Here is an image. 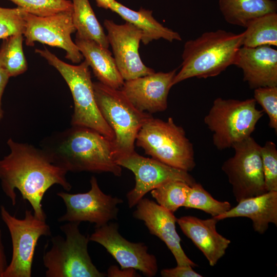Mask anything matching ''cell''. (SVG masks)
Returning a JSON list of instances; mask_svg holds the SVG:
<instances>
[{
  "label": "cell",
  "instance_id": "1",
  "mask_svg": "<svg viewBox=\"0 0 277 277\" xmlns=\"http://www.w3.org/2000/svg\"><path fill=\"white\" fill-rule=\"evenodd\" d=\"M10 153L0 160V181L2 190L13 206L16 203L15 190L32 206L33 214L46 221L42 201L53 185L69 191L72 186L66 179L68 171L54 164L42 149L10 138L7 142Z\"/></svg>",
  "mask_w": 277,
  "mask_h": 277
},
{
  "label": "cell",
  "instance_id": "2",
  "mask_svg": "<svg viewBox=\"0 0 277 277\" xmlns=\"http://www.w3.org/2000/svg\"><path fill=\"white\" fill-rule=\"evenodd\" d=\"M41 146L54 164L68 172L122 175L115 160L113 141L90 128L72 125L44 138Z\"/></svg>",
  "mask_w": 277,
  "mask_h": 277
},
{
  "label": "cell",
  "instance_id": "3",
  "mask_svg": "<svg viewBox=\"0 0 277 277\" xmlns=\"http://www.w3.org/2000/svg\"><path fill=\"white\" fill-rule=\"evenodd\" d=\"M243 33L235 34L224 30L206 32L187 41L182 53L181 68L172 85L187 79L206 78L218 75L233 65L243 46Z\"/></svg>",
  "mask_w": 277,
  "mask_h": 277
},
{
  "label": "cell",
  "instance_id": "4",
  "mask_svg": "<svg viewBox=\"0 0 277 277\" xmlns=\"http://www.w3.org/2000/svg\"><path fill=\"white\" fill-rule=\"evenodd\" d=\"M35 52L59 72L69 88L74 102L71 125L90 128L114 141V132L96 104L90 67L86 61L77 65H70L46 48L36 49Z\"/></svg>",
  "mask_w": 277,
  "mask_h": 277
},
{
  "label": "cell",
  "instance_id": "5",
  "mask_svg": "<svg viewBox=\"0 0 277 277\" xmlns=\"http://www.w3.org/2000/svg\"><path fill=\"white\" fill-rule=\"evenodd\" d=\"M135 142L146 154L171 167L189 172L196 165L193 144L172 117L163 121L151 117L139 130Z\"/></svg>",
  "mask_w": 277,
  "mask_h": 277
},
{
  "label": "cell",
  "instance_id": "6",
  "mask_svg": "<svg viewBox=\"0 0 277 277\" xmlns=\"http://www.w3.org/2000/svg\"><path fill=\"white\" fill-rule=\"evenodd\" d=\"M79 222L60 226L64 233L51 238V247L45 250L43 262L47 277H104L93 264L88 252L89 235L82 234Z\"/></svg>",
  "mask_w": 277,
  "mask_h": 277
},
{
  "label": "cell",
  "instance_id": "7",
  "mask_svg": "<svg viewBox=\"0 0 277 277\" xmlns=\"http://www.w3.org/2000/svg\"><path fill=\"white\" fill-rule=\"evenodd\" d=\"M93 89L98 108L114 134L115 160L133 152L137 133L152 116L135 108L120 89L99 82Z\"/></svg>",
  "mask_w": 277,
  "mask_h": 277
},
{
  "label": "cell",
  "instance_id": "8",
  "mask_svg": "<svg viewBox=\"0 0 277 277\" xmlns=\"http://www.w3.org/2000/svg\"><path fill=\"white\" fill-rule=\"evenodd\" d=\"M256 104L253 98L214 100L204 121L212 133V142L217 149L232 148L236 143L251 136L264 113L257 109Z\"/></svg>",
  "mask_w": 277,
  "mask_h": 277
},
{
  "label": "cell",
  "instance_id": "9",
  "mask_svg": "<svg viewBox=\"0 0 277 277\" xmlns=\"http://www.w3.org/2000/svg\"><path fill=\"white\" fill-rule=\"evenodd\" d=\"M1 219L9 231L12 254L3 277H31L35 248L42 236H50L51 229L45 221L26 209L19 219L11 215L3 205L0 206Z\"/></svg>",
  "mask_w": 277,
  "mask_h": 277
},
{
  "label": "cell",
  "instance_id": "10",
  "mask_svg": "<svg viewBox=\"0 0 277 277\" xmlns=\"http://www.w3.org/2000/svg\"><path fill=\"white\" fill-rule=\"evenodd\" d=\"M232 148L234 154L224 162L222 170L232 186L236 202L267 192L263 171L261 146L250 136L236 143Z\"/></svg>",
  "mask_w": 277,
  "mask_h": 277
},
{
  "label": "cell",
  "instance_id": "11",
  "mask_svg": "<svg viewBox=\"0 0 277 277\" xmlns=\"http://www.w3.org/2000/svg\"><path fill=\"white\" fill-rule=\"evenodd\" d=\"M72 10L47 16H38L24 11L25 44L33 46L36 42L62 48L65 57L74 64L84 58L71 35L76 31L72 20Z\"/></svg>",
  "mask_w": 277,
  "mask_h": 277
},
{
  "label": "cell",
  "instance_id": "12",
  "mask_svg": "<svg viewBox=\"0 0 277 277\" xmlns=\"http://www.w3.org/2000/svg\"><path fill=\"white\" fill-rule=\"evenodd\" d=\"M90 183L91 188L87 192L72 194L60 191L56 193L66 207L65 213L58 219L59 222H88L98 227L117 220L119 210L117 205L123 201L104 193L95 177L92 176Z\"/></svg>",
  "mask_w": 277,
  "mask_h": 277
},
{
  "label": "cell",
  "instance_id": "13",
  "mask_svg": "<svg viewBox=\"0 0 277 277\" xmlns=\"http://www.w3.org/2000/svg\"><path fill=\"white\" fill-rule=\"evenodd\" d=\"M116 163L131 170L135 175L134 188L126 194L132 208L148 192L171 181H180L192 186L196 182L189 172L165 164L153 158L146 157L136 152L118 157Z\"/></svg>",
  "mask_w": 277,
  "mask_h": 277
},
{
  "label": "cell",
  "instance_id": "14",
  "mask_svg": "<svg viewBox=\"0 0 277 277\" xmlns=\"http://www.w3.org/2000/svg\"><path fill=\"white\" fill-rule=\"evenodd\" d=\"M116 223L96 227L89 236L90 241L102 245L116 260L121 269L133 268L147 277L156 275L158 266L156 257L148 252V247L142 242L133 243L123 237Z\"/></svg>",
  "mask_w": 277,
  "mask_h": 277
},
{
  "label": "cell",
  "instance_id": "15",
  "mask_svg": "<svg viewBox=\"0 0 277 277\" xmlns=\"http://www.w3.org/2000/svg\"><path fill=\"white\" fill-rule=\"evenodd\" d=\"M104 25L117 68L124 81L155 72L146 66L141 58L139 47L142 35L138 28L127 22L119 25L108 19L104 20Z\"/></svg>",
  "mask_w": 277,
  "mask_h": 277
},
{
  "label": "cell",
  "instance_id": "16",
  "mask_svg": "<svg viewBox=\"0 0 277 277\" xmlns=\"http://www.w3.org/2000/svg\"><path fill=\"white\" fill-rule=\"evenodd\" d=\"M177 69L125 81L120 89L138 110L149 113L165 111Z\"/></svg>",
  "mask_w": 277,
  "mask_h": 277
},
{
  "label": "cell",
  "instance_id": "17",
  "mask_svg": "<svg viewBox=\"0 0 277 277\" xmlns=\"http://www.w3.org/2000/svg\"><path fill=\"white\" fill-rule=\"evenodd\" d=\"M134 218L143 221L150 233L165 243L173 255L177 266L192 268L197 265L186 254L181 245V238L176 230L177 218L173 213L152 200L142 198L136 205Z\"/></svg>",
  "mask_w": 277,
  "mask_h": 277
},
{
  "label": "cell",
  "instance_id": "18",
  "mask_svg": "<svg viewBox=\"0 0 277 277\" xmlns=\"http://www.w3.org/2000/svg\"><path fill=\"white\" fill-rule=\"evenodd\" d=\"M233 65L242 69L251 89L277 86V50L271 46H242Z\"/></svg>",
  "mask_w": 277,
  "mask_h": 277
},
{
  "label": "cell",
  "instance_id": "19",
  "mask_svg": "<svg viewBox=\"0 0 277 277\" xmlns=\"http://www.w3.org/2000/svg\"><path fill=\"white\" fill-rule=\"evenodd\" d=\"M217 219L202 220L193 216L177 219L176 223L184 234L203 253L211 266L216 264L225 254L230 241L219 233L216 229Z\"/></svg>",
  "mask_w": 277,
  "mask_h": 277
},
{
  "label": "cell",
  "instance_id": "20",
  "mask_svg": "<svg viewBox=\"0 0 277 277\" xmlns=\"http://www.w3.org/2000/svg\"><path fill=\"white\" fill-rule=\"evenodd\" d=\"M236 217L251 219L254 230L264 234L269 224L277 225V191H267L241 200L234 207L214 217L220 221Z\"/></svg>",
  "mask_w": 277,
  "mask_h": 277
},
{
  "label": "cell",
  "instance_id": "21",
  "mask_svg": "<svg viewBox=\"0 0 277 277\" xmlns=\"http://www.w3.org/2000/svg\"><path fill=\"white\" fill-rule=\"evenodd\" d=\"M75 43L98 82L112 88L120 89L125 81L108 48L76 34Z\"/></svg>",
  "mask_w": 277,
  "mask_h": 277
},
{
  "label": "cell",
  "instance_id": "22",
  "mask_svg": "<svg viewBox=\"0 0 277 277\" xmlns=\"http://www.w3.org/2000/svg\"><path fill=\"white\" fill-rule=\"evenodd\" d=\"M109 9L141 31V42L144 45L161 38L170 42L182 40L178 32L165 27L157 22L152 16L151 10L143 8L138 11L133 10L116 0L112 3Z\"/></svg>",
  "mask_w": 277,
  "mask_h": 277
},
{
  "label": "cell",
  "instance_id": "23",
  "mask_svg": "<svg viewBox=\"0 0 277 277\" xmlns=\"http://www.w3.org/2000/svg\"><path fill=\"white\" fill-rule=\"evenodd\" d=\"M219 7L227 23L246 28L258 17L276 13L277 4L272 0H219Z\"/></svg>",
  "mask_w": 277,
  "mask_h": 277
},
{
  "label": "cell",
  "instance_id": "24",
  "mask_svg": "<svg viewBox=\"0 0 277 277\" xmlns=\"http://www.w3.org/2000/svg\"><path fill=\"white\" fill-rule=\"evenodd\" d=\"M72 20L79 36L93 40L108 48L107 35L97 20L89 0H72Z\"/></svg>",
  "mask_w": 277,
  "mask_h": 277
},
{
  "label": "cell",
  "instance_id": "25",
  "mask_svg": "<svg viewBox=\"0 0 277 277\" xmlns=\"http://www.w3.org/2000/svg\"><path fill=\"white\" fill-rule=\"evenodd\" d=\"M243 33V46L256 47L277 46V14L269 13L258 17L246 27Z\"/></svg>",
  "mask_w": 277,
  "mask_h": 277
},
{
  "label": "cell",
  "instance_id": "26",
  "mask_svg": "<svg viewBox=\"0 0 277 277\" xmlns=\"http://www.w3.org/2000/svg\"><path fill=\"white\" fill-rule=\"evenodd\" d=\"M23 34L18 33L3 39L0 48V66L9 77L24 73L28 68L23 48Z\"/></svg>",
  "mask_w": 277,
  "mask_h": 277
},
{
  "label": "cell",
  "instance_id": "27",
  "mask_svg": "<svg viewBox=\"0 0 277 277\" xmlns=\"http://www.w3.org/2000/svg\"><path fill=\"white\" fill-rule=\"evenodd\" d=\"M191 186L180 181L168 182L151 191L157 204L174 213L184 207Z\"/></svg>",
  "mask_w": 277,
  "mask_h": 277
},
{
  "label": "cell",
  "instance_id": "28",
  "mask_svg": "<svg viewBox=\"0 0 277 277\" xmlns=\"http://www.w3.org/2000/svg\"><path fill=\"white\" fill-rule=\"evenodd\" d=\"M184 207L202 210L212 217L222 214L231 208L230 203L215 200L201 184L196 182L190 186Z\"/></svg>",
  "mask_w": 277,
  "mask_h": 277
},
{
  "label": "cell",
  "instance_id": "29",
  "mask_svg": "<svg viewBox=\"0 0 277 277\" xmlns=\"http://www.w3.org/2000/svg\"><path fill=\"white\" fill-rule=\"evenodd\" d=\"M24 11L38 16H47L72 10L70 0H9Z\"/></svg>",
  "mask_w": 277,
  "mask_h": 277
},
{
  "label": "cell",
  "instance_id": "30",
  "mask_svg": "<svg viewBox=\"0 0 277 277\" xmlns=\"http://www.w3.org/2000/svg\"><path fill=\"white\" fill-rule=\"evenodd\" d=\"M263 171L267 191H277V149L272 141L261 148Z\"/></svg>",
  "mask_w": 277,
  "mask_h": 277
},
{
  "label": "cell",
  "instance_id": "31",
  "mask_svg": "<svg viewBox=\"0 0 277 277\" xmlns=\"http://www.w3.org/2000/svg\"><path fill=\"white\" fill-rule=\"evenodd\" d=\"M24 11L19 7L6 8L0 7V39L24 33Z\"/></svg>",
  "mask_w": 277,
  "mask_h": 277
},
{
  "label": "cell",
  "instance_id": "32",
  "mask_svg": "<svg viewBox=\"0 0 277 277\" xmlns=\"http://www.w3.org/2000/svg\"><path fill=\"white\" fill-rule=\"evenodd\" d=\"M256 103L267 114L269 126L277 131V86L262 87L254 90V97Z\"/></svg>",
  "mask_w": 277,
  "mask_h": 277
},
{
  "label": "cell",
  "instance_id": "33",
  "mask_svg": "<svg viewBox=\"0 0 277 277\" xmlns=\"http://www.w3.org/2000/svg\"><path fill=\"white\" fill-rule=\"evenodd\" d=\"M163 277H202V275L187 266H177L174 268H166L161 272Z\"/></svg>",
  "mask_w": 277,
  "mask_h": 277
},
{
  "label": "cell",
  "instance_id": "34",
  "mask_svg": "<svg viewBox=\"0 0 277 277\" xmlns=\"http://www.w3.org/2000/svg\"><path fill=\"white\" fill-rule=\"evenodd\" d=\"M133 268H124L121 270L116 266H110L107 271L106 276L109 277H134L140 276Z\"/></svg>",
  "mask_w": 277,
  "mask_h": 277
},
{
  "label": "cell",
  "instance_id": "35",
  "mask_svg": "<svg viewBox=\"0 0 277 277\" xmlns=\"http://www.w3.org/2000/svg\"><path fill=\"white\" fill-rule=\"evenodd\" d=\"M10 78L6 70L0 66V120L4 117V110L2 108V96Z\"/></svg>",
  "mask_w": 277,
  "mask_h": 277
},
{
  "label": "cell",
  "instance_id": "36",
  "mask_svg": "<svg viewBox=\"0 0 277 277\" xmlns=\"http://www.w3.org/2000/svg\"><path fill=\"white\" fill-rule=\"evenodd\" d=\"M8 264L5 252V248L3 241V233L0 229V277H3Z\"/></svg>",
  "mask_w": 277,
  "mask_h": 277
},
{
  "label": "cell",
  "instance_id": "37",
  "mask_svg": "<svg viewBox=\"0 0 277 277\" xmlns=\"http://www.w3.org/2000/svg\"><path fill=\"white\" fill-rule=\"evenodd\" d=\"M97 6L98 7L102 8L105 9H109V8L112 3L115 0H95Z\"/></svg>",
  "mask_w": 277,
  "mask_h": 277
}]
</instances>
